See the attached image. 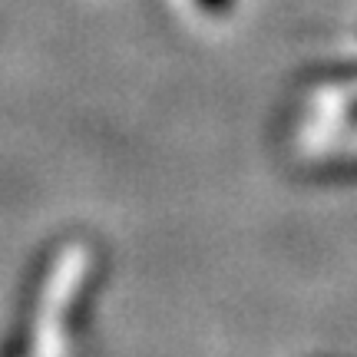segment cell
Here are the masks:
<instances>
[{
	"label": "cell",
	"instance_id": "6da1fadb",
	"mask_svg": "<svg viewBox=\"0 0 357 357\" xmlns=\"http://www.w3.org/2000/svg\"><path fill=\"white\" fill-rule=\"evenodd\" d=\"M205 3H212V7H222V3H229V0H205Z\"/></svg>",
	"mask_w": 357,
	"mask_h": 357
}]
</instances>
